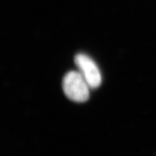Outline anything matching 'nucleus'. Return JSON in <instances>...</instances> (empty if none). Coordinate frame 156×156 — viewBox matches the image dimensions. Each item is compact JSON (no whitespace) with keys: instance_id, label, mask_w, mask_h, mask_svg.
<instances>
[{"instance_id":"obj_1","label":"nucleus","mask_w":156,"mask_h":156,"mask_svg":"<svg viewBox=\"0 0 156 156\" xmlns=\"http://www.w3.org/2000/svg\"><path fill=\"white\" fill-rule=\"evenodd\" d=\"M63 90L66 97L75 102H85L89 98L88 83L79 71H70L63 79Z\"/></svg>"},{"instance_id":"obj_2","label":"nucleus","mask_w":156,"mask_h":156,"mask_svg":"<svg viewBox=\"0 0 156 156\" xmlns=\"http://www.w3.org/2000/svg\"><path fill=\"white\" fill-rule=\"evenodd\" d=\"M75 64L90 88H98L101 84V74L98 66L92 58L85 54H79L75 57Z\"/></svg>"}]
</instances>
